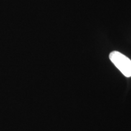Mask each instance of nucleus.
Here are the masks:
<instances>
[{"label": "nucleus", "instance_id": "obj_1", "mask_svg": "<svg viewBox=\"0 0 131 131\" xmlns=\"http://www.w3.org/2000/svg\"><path fill=\"white\" fill-rule=\"evenodd\" d=\"M109 58L116 68L126 77H131V60L120 52L113 51Z\"/></svg>", "mask_w": 131, "mask_h": 131}]
</instances>
